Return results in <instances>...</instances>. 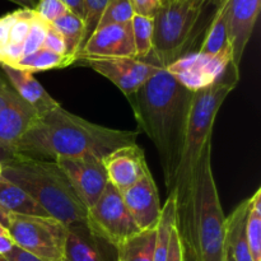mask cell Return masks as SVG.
Wrapping results in <instances>:
<instances>
[{"label": "cell", "mask_w": 261, "mask_h": 261, "mask_svg": "<svg viewBox=\"0 0 261 261\" xmlns=\"http://www.w3.org/2000/svg\"><path fill=\"white\" fill-rule=\"evenodd\" d=\"M193 93L166 69H160L126 97L139 133H144L157 149L167 194L175 188Z\"/></svg>", "instance_id": "1"}, {"label": "cell", "mask_w": 261, "mask_h": 261, "mask_svg": "<svg viewBox=\"0 0 261 261\" xmlns=\"http://www.w3.org/2000/svg\"><path fill=\"white\" fill-rule=\"evenodd\" d=\"M138 132L93 124L59 105L38 116L15 147V154L55 161L59 157L105 158L125 145L135 144Z\"/></svg>", "instance_id": "2"}, {"label": "cell", "mask_w": 261, "mask_h": 261, "mask_svg": "<svg viewBox=\"0 0 261 261\" xmlns=\"http://www.w3.org/2000/svg\"><path fill=\"white\" fill-rule=\"evenodd\" d=\"M177 229L190 239L199 261H223L226 216L212 168V144L194 171L185 205L177 209Z\"/></svg>", "instance_id": "3"}, {"label": "cell", "mask_w": 261, "mask_h": 261, "mask_svg": "<svg viewBox=\"0 0 261 261\" xmlns=\"http://www.w3.org/2000/svg\"><path fill=\"white\" fill-rule=\"evenodd\" d=\"M2 177L19 186L66 227L87 226V209L55 161L15 154L2 161Z\"/></svg>", "instance_id": "4"}, {"label": "cell", "mask_w": 261, "mask_h": 261, "mask_svg": "<svg viewBox=\"0 0 261 261\" xmlns=\"http://www.w3.org/2000/svg\"><path fill=\"white\" fill-rule=\"evenodd\" d=\"M239 82L240 66L231 63L214 83L193 93L185 139L172 191L176 194L177 209L185 205L194 171L205 148L212 144V134L217 115L224 99L236 88Z\"/></svg>", "instance_id": "5"}, {"label": "cell", "mask_w": 261, "mask_h": 261, "mask_svg": "<svg viewBox=\"0 0 261 261\" xmlns=\"http://www.w3.org/2000/svg\"><path fill=\"white\" fill-rule=\"evenodd\" d=\"M205 0H163L153 17V54L163 69L185 55Z\"/></svg>", "instance_id": "6"}, {"label": "cell", "mask_w": 261, "mask_h": 261, "mask_svg": "<svg viewBox=\"0 0 261 261\" xmlns=\"http://www.w3.org/2000/svg\"><path fill=\"white\" fill-rule=\"evenodd\" d=\"M8 232L14 245L43 261H63L68 227L58 219L10 214Z\"/></svg>", "instance_id": "7"}, {"label": "cell", "mask_w": 261, "mask_h": 261, "mask_svg": "<svg viewBox=\"0 0 261 261\" xmlns=\"http://www.w3.org/2000/svg\"><path fill=\"white\" fill-rule=\"evenodd\" d=\"M87 228L114 249L142 232L130 216L121 193L110 182L98 200L87 209Z\"/></svg>", "instance_id": "8"}, {"label": "cell", "mask_w": 261, "mask_h": 261, "mask_svg": "<svg viewBox=\"0 0 261 261\" xmlns=\"http://www.w3.org/2000/svg\"><path fill=\"white\" fill-rule=\"evenodd\" d=\"M79 63L88 65L94 71L111 81L125 94V97L134 93L150 76L154 75L160 69H163L155 59L153 51L145 59H94Z\"/></svg>", "instance_id": "9"}, {"label": "cell", "mask_w": 261, "mask_h": 261, "mask_svg": "<svg viewBox=\"0 0 261 261\" xmlns=\"http://www.w3.org/2000/svg\"><path fill=\"white\" fill-rule=\"evenodd\" d=\"M55 162L66 176L82 204L89 209L109 185L103 158L96 155L59 157Z\"/></svg>", "instance_id": "10"}, {"label": "cell", "mask_w": 261, "mask_h": 261, "mask_svg": "<svg viewBox=\"0 0 261 261\" xmlns=\"http://www.w3.org/2000/svg\"><path fill=\"white\" fill-rule=\"evenodd\" d=\"M231 63H233L232 50L216 56L194 53L182 55L167 66L166 70L172 74L184 87L195 92L214 83Z\"/></svg>", "instance_id": "11"}, {"label": "cell", "mask_w": 261, "mask_h": 261, "mask_svg": "<svg viewBox=\"0 0 261 261\" xmlns=\"http://www.w3.org/2000/svg\"><path fill=\"white\" fill-rule=\"evenodd\" d=\"M217 7L223 9L232 59L240 66L259 17L261 0H219Z\"/></svg>", "instance_id": "12"}, {"label": "cell", "mask_w": 261, "mask_h": 261, "mask_svg": "<svg viewBox=\"0 0 261 261\" xmlns=\"http://www.w3.org/2000/svg\"><path fill=\"white\" fill-rule=\"evenodd\" d=\"M135 58L132 24H110L97 28L76 53L75 63L94 59Z\"/></svg>", "instance_id": "13"}, {"label": "cell", "mask_w": 261, "mask_h": 261, "mask_svg": "<svg viewBox=\"0 0 261 261\" xmlns=\"http://www.w3.org/2000/svg\"><path fill=\"white\" fill-rule=\"evenodd\" d=\"M121 195L140 231L157 229L162 216V205L152 173L143 176L135 185L122 191Z\"/></svg>", "instance_id": "14"}, {"label": "cell", "mask_w": 261, "mask_h": 261, "mask_svg": "<svg viewBox=\"0 0 261 261\" xmlns=\"http://www.w3.org/2000/svg\"><path fill=\"white\" fill-rule=\"evenodd\" d=\"M109 182L122 193L150 172L144 150L138 143L119 148L103 158Z\"/></svg>", "instance_id": "15"}, {"label": "cell", "mask_w": 261, "mask_h": 261, "mask_svg": "<svg viewBox=\"0 0 261 261\" xmlns=\"http://www.w3.org/2000/svg\"><path fill=\"white\" fill-rule=\"evenodd\" d=\"M37 117L35 110L17 93L3 107L0 111V162L14 155L18 142Z\"/></svg>", "instance_id": "16"}, {"label": "cell", "mask_w": 261, "mask_h": 261, "mask_svg": "<svg viewBox=\"0 0 261 261\" xmlns=\"http://www.w3.org/2000/svg\"><path fill=\"white\" fill-rule=\"evenodd\" d=\"M0 66L15 93L35 110L37 116H42L59 106L58 101H55L47 93V91L41 86L40 82L35 78L32 73L5 65V64Z\"/></svg>", "instance_id": "17"}, {"label": "cell", "mask_w": 261, "mask_h": 261, "mask_svg": "<svg viewBox=\"0 0 261 261\" xmlns=\"http://www.w3.org/2000/svg\"><path fill=\"white\" fill-rule=\"evenodd\" d=\"M99 241L87 226L68 227L63 261H107Z\"/></svg>", "instance_id": "18"}, {"label": "cell", "mask_w": 261, "mask_h": 261, "mask_svg": "<svg viewBox=\"0 0 261 261\" xmlns=\"http://www.w3.org/2000/svg\"><path fill=\"white\" fill-rule=\"evenodd\" d=\"M250 200L246 199L234 208L226 218V245L231 250L234 261H252L246 237V218Z\"/></svg>", "instance_id": "19"}, {"label": "cell", "mask_w": 261, "mask_h": 261, "mask_svg": "<svg viewBox=\"0 0 261 261\" xmlns=\"http://www.w3.org/2000/svg\"><path fill=\"white\" fill-rule=\"evenodd\" d=\"M0 206L9 214L50 217L23 189L0 176Z\"/></svg>", "instance_id": "20"}, {"label": "cell", "mask_w": 261, "mask_h": 261, "mask_svg": "<svg viewBox=\"0 0 261 261\" xmlns=\"http://www.w3.org/2000/svg\"><path fill=\"white\" fill-rule=\"evenodd\" d=\"M157 229L142 231L117 246L119 261H153Z\"/></svg>", "instance_id": "21"}, {"label": "cell", "mask_w": 261, "mask_h": 261, "mask_svg": "<svg viewBox=\"0 0 261 261\" xmlns=\"http://www.w3.org/2000/svg\"><path fill=\"white\" fill-rule=\"evenodd\" d=\"M75 63V59L69 55H60L53 53L46 48L41 47L36 53L19 59L15 63L10 64L13 68L28 71V73H37V71L51 70V69H61ZM7 65V64H5Z\"/></svg>", "instance_id": "22"}, {"label": "cell", "mask_w": 261, "mask_h": 261, "mask_svg": "<svg viewBox=\"0 0 261 261\" xmlns=\"http://www.w3.org/2000/svg\"><path fill=\"white\" fill-rule=\"evenodd\" d=\"M54 28L60 33L65 43L66 55L75 59L76 53L82 48L84 38V20L74 13L68 12L51 23Z\"/></svg>", "instance_id": "23"}, {"label": "cell", "mask_w": 261, "mask_h": 261, "mask_svg": "<svg viewBox=\"0 0 261 261\" xmlns=\"http://www.w3.org/2000/svg\"><path fill=\"white\" fill-rule=\"evenodd\" d=\"M228 50H231V46L228 42V36H227L224 13L221 7H217L216 14L212 19L211 25L206 31L205 37H204L200 50L198 53L203 54V55L216 56Z\"/></svg>", "instance_id": "24"}, {"label": "cell", "mask_w": 261, "mask_h": 261, "mask_svg": "<svg viewBox=\"0 0 261 261\" xmlns=\"http://www.w3.org/2000/svg\"><path fill=\"white\" fill-rule=\"evenodd\" d=\"M246 218V237L252 261H261V189L249 198Z\"/></svg>", "instance_id": "25"}, {"label": "cell", "mask_w": 261, "mask_h": 261, "mask_svg": "<svg viewBox=\"0 0 261 261\" xmlns=\"http://www.w3.org/2000/svg\"><path fill=\"white\" fill-rule=\"evenodd\" d=\"M130 24L134 40L135 58L145 59L153 51V18L134 14Z\"/></svg>", "instance_id": "26"}, {"label": "cell", "mask_w": 261, "mask_h": 261, "mask_svg": "<svg viewBox=\"0 0 261 261\" xmlns=\"http://www.w3.org/2000/svg\"><path fill=\"white\" fill-rule=\"evenodd\" d=\"M133 15L134 12L129 0H109L97 28L110 24H126L132 22Z\"/></svg>", "instance_id": "27"}, {"label": "cell", "mask_w": 261, "mask_h": 261, "mask_svg": "<svg viewBox=\"0 0 261 261\" xmlns=\"http://www.w3.org/2000/svg\"><path fill=\"white\" fill-rule=\"evenodd\" d=\"M109 0H83L84 4V38L82 47L87 42L92 33L96 31L103 10Z\"/></svg>", "instance_id": "28"}, {"label": "cell", "mask_w": 261, "mask_h": 261, "mask_svg": "<svg viewBox=\"0 0 261 261\" xmlns=\"http://www.w3.org/2000/svg\"><path fill=\"white\" fill-rule=\"evenodd\" d=\"M33 12H35V10H33ZM47 23L41 20L35 13V18H33L32 20V24H31L30 32H28L27 38H25L22 47H20V55H22V58L36 53V51L40 50V48L42 47L46 32H47Z\"/></svg>", "instance_id": "29"}, {"label": "cell", "mask_w": 261, "mask_h": 261, "mask_svg": "<svg viewBox=\"0 0 261 261\" xmlns=\"http://www.w3.org/2000/svg\"><path fill=\"white\" fill-rule=\"evenodd\" d=\"M33 10H35L36 15L47 24H51L56 19L63 17L64 14L70 12L61 0H38L37 5Z\"/></svg>", "instance_id": "30"}, {"label": "cell", "mask_w": 261, "mask_h": 261, "mask_svg": "<svg viewBox=\"0 0 261 261\" xmlns=\"http://www.w3.org/2000/svg\"><path fill=\"white\" fill-rule=\"evenodd\" d=\"M42 47L48 51H53V53L60 54V55H66L65 43H64L63 37L51 24L47 25V32H46Z\"/></svg>", "instance_id": "31"}, {"label": "cell", "mask_w": 261, "mask_h": 261, "mask_svg": "<svg viewBox=\"0 0 261 261\" xmlns=\"http://www.w3.org/2000/svg\"><path fill=\"white\" fill-rule=\"evenodd\" d=\"M134 14L153 18L161 7V0H129Z\"/></svg>", "instance_id": "32"}, {"label": "cell", "mask_w": 261, "mask_h": 261, "mask_svg": "<svg viewBox=\"0 0 261 261\" xmlns=\"http://www.w3.org/2000/svg\"><path fill=\"white\" fill-rule=\"evenodd\" d=\"M167 261H182V242H181V236L177 229V224H176V227L171 232Z\"/></svg>", "instance_id": "33"}, {"label": "cell", "mask_w": 261, "mask_h": 261, "mask_svg": "<svg viewBox=\"0 0 261 261\" xmlns=\"http://www.w3.org/2000/svg\"><path fill=\"white\" fill-rule=\"evenodd\" d=\"M4 256L7 257L8 261H43L42 259H40V257L31 254V252L18 247L17 245H14V246L12 247V250H10L8 254H5Z\"/></svg>", "instance_id": "34"}, {"label": "cell", "mask_w": 261, "mask_h": 261, "mask_svg": "<svg viewBox=\"0 0 261 261\" xmlns=\"http://www.w3.org/2000/svg\"><path fill=\"white\" fill-rule=\"evenodd\" d=\"M15 91L12 88V86L9 84L8 79L5 78L4 73H0V111L3 110V107L10 101L13 96H14Z\"/></svg>", "instance_id": "35"}, {"label": "cell", "mask_w": 261, "mask_h": 261, "mask_svg": "<svg viewBox=\"0 0 261 261\" xmlns=\"http://www.w3.org/2000/svg\"><path fill=\"white\" fill-rule=\"evenodd\" d=\"M181 242H182V261H199L198 254L191 244L190 239L185 234H181Z\"/></svg>", "instance_id": "36"}, {"label": "cell", "mask_w": 261, "mask_h": 261, "mask_svg": "<svg viewBox=\"0 0 261 261\" xmlns=\"http://www.w3.org/2000/svg\"><path fill=\"white\" fill-rule=\"evenodd\" d=\"M71 13L84 19V4L83 0H61Z\"/></svg>", "instance_id": "37"}, {"label": "cell", "mask_w": 261, "mask_h": 261, "mask_svg": "<svg viewBox=\"0 0 261 261\" xmlns=\"http://www.w3.org/2000/svg\"><path fill=\"white\" fill-rule=\"evenodd\" d=\"M13 246H14V241H13L9 233L0 234V255L4 256L5 254H8L12 250Z\"/></svg>", "instance_id": "38"}, {"label": "cell", "mask_w": 261, "mask_h": 261, "mask_svg": "<svg viewBox=\"0 0 261 261\" xmlns=\"http://www.w3.org/2000/svg\"><path fill=\"white\" fill-rule=\"evenodd\" d=\"M9 2L18 4L19 7H22L23 9H35L36 5H37L38 0H9Z\"/></svg>", "instance_id": "39"}, {"label": "cell", "mask_w": 261, "mask_h": 261, "mask_svg": "<svg viewBox=\"0 0 261 261\" xmlns=\"http://www.w3.org/2000/svg\"><path fill=\"white\" fill-rule=\"evenodd\" d=\"M9 216L10 214L7 213V212L0 206V224H2L3 227H5L7 229H8V224H9Z\"/></svg>", "instance_id": "40"}, {"label": "cell", "mask_w": 261, "mask_h": 261, "mask_svg": "<svg viewBox=\"0 0 261 261\" xmlns=\"http://www.w3.org/2000/svg\"><path fill=\"white\" fill-rule=\"evenodd\" d=\"M223 261H234L233 255H232L231 250H229V247L227 246V245H226V247H224V260Z\"/></svg>", "instance_id": "41"}, {"label": "cell", "mask_w": 261, "mask_h": 261, "mask_svg": "<svg viewBox=\"0 0 261 261\" xmlns=\"http://www.w3.org/2000/svg\"><path fill=\"white\" fill-rule=\"evenodd\" d=\"M4 233H9V232H8V229L5 228V227H3L2 224H0V234H4Z\"/></svg>", "instance_id": "42"}, {"label": "cell", "mask_w": 261, "mask_h": 261, "mask_svg": "<svg viewBox=\"0 0 261 261\" xmlns=\"http://www.w3.org/2000/svg\"><path fill=\"white\" fill-rule=\"evenodd\" d=\"M0 261H8V259L5 256H3V255H0Z\"/></svg>", "instance_id": "43"}, {"label": "cell", "mask_w": 261, "mask_h": 261, "mask_svg": "<svg viewBox=\"0 0 261 261\" xmlns=\"http://www.w3.org/2000/svg\"><path fill=\"white\" fill-rule=\"evenodd\" d=\"M0 176H2V163H0Z\"/></svg>", "instance_id": "44"}, {"label": "cell", "mask_w": 261, "mask_h": 261, "mask_svg": "<svg viewBox=\"0 0 261 261\" xmlns=\"http://www.w3.org/2000/svg\"><path fill=\"white\" fill-rule=\"evenodd\" d=\"M161 2H163V0H161Z\"/></svg>", "instance_id": "45"}, {"label": "cell", "mask_w": 261, "mask_h": 261, "mask_svg": "<svg viewBox=\"0 0 261 261\" xmlns=\"http://www.w3.org/2000/svg\"><path fill=\"white\" fill-rule=\"evenodd\" d=\"M117 261H119V260H117Z\"/></svg>", "instance_id": "46"}]
</instances>
